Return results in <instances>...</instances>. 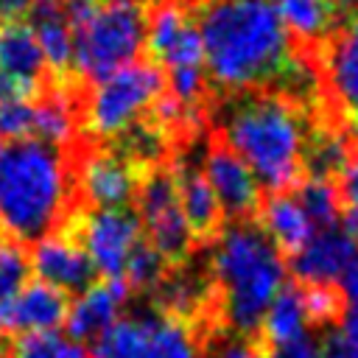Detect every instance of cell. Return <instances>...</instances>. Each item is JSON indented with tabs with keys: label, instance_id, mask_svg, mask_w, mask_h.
Masks as SVG:
<instances>
[{
	"label": "cell",
	"instance_id": "cell-1",
	"mask_svg": "<svg viewBox=\"0 0 358 358\" xmlns=\"http://www.w3.org/2000/svg\"><path fill=\"white\" fill-rule=\"evenodd\" d=\"M196 25L207 78L227 95L271 90L296 56L271 0H207Z\"/></svg>",
	"mask_w": 358,
	"mask_h": 358
},
{
	"label": "cell",
	"instance_id": "cell-30",
	"mask_svg": "<svg viewBox=\"0 0 358 358\" xmlns=\"http://www.w3.org/2000/svg\"><path fill=\"white\" fill-rule=\"evenodd\" d=\"M336 190H338V201H341L344 229L358 241V145H355L350 162L344 165V171L336 176Z\"/></svg>",
	"mask_w": 358,
	"mask_h": 358
},
{
	"label": "cell",
	"instance_id": "cell-15",
	"mask_svg": "<svg viewBox=\"0 0 358 358\" xmlns=\"http://www.w3.org/2000/svg\"><path fill=\"white\" fill-rule=\"evenodd\" d=\"M31 268H34L36 280H42L64 294L84 291L95 277V268L87 257V252L81 249V243L73 235H45V238L34 241Z\"/></svg>",
	"mask_w": 358,
	"mask_h": 358
},
{
	"label": "cell",
	"instance_id": "cell-10",
	"mask_svg": "<svg viewBox=\"0 0 358 358\" xmlns=\"http://www.w3.org/2000/svg\"><path fill=\"white\" fill-rule=\"evenodd\" d=\"M319 70L330 120L358 134V17L330 34Z\"/></svg>",
	"mask_w": 358,
	"mask_h": 358
},
{
	"label": "cell",
	"instance_id": "cell-6",
	"mask_svg": "<svg viewBox=\"0 0 358 358\" xmlns=\"http://www.w3.org/2000/svg\"><path fill=\"white\" fill-rule=\"evenodd\" d=\"M165 92V76L154 62H131L98 78L84 98V129L95 140L123 137Z\"/></svg>",
	"mask_w": 358,
	"mask_h": 358
},
{
	"label": "cell",
	"instance_id": "cell-32",
	"mask_svg": "<svg viewBox=\"0 0 358 358\" xmlns=\"http://www.w3.org/2000/svg\"><path fill=\"white\" fill-rule=\"evenodd\" d=\"M210 358H266V352H263L260 338L227 330V336H221L215 347L210 350Z\"/></svg>",
	"mask_w": 358,
	"mask_h": 358
},
{
	"label": "cell",
	"instance_id": "cell-17",
	"mask_svg": "<svg viewBox=\"0 0 358 358\" xmlns=\"http://www.w3.org/2000/svg\"><path fill=\"white\" fill-rule=\"evenodd\" d=\"M129 299L126 280H101L90 282L78 296L70 302L67 310V330L76 341H95L103 336L115 322H120V310Z\"/></svg>",
	"mask_w": 358,
	"mask_h": 358
},
{
	"label": "cell",
	"instance_id": "cell-13",
	"mask_svg": "<svg viewBox=\"0 0 358 358\" xmlns=\"http://www.w3.org/2000/svg\"><path fill=\"white\" fill-rule=\"evenodd\" d=\"M358 257V243L347 229L330 227L313 232V238L288 257L294 282L299 285H338L347 266Z\"/></svg>",
	"mask_w": 358,
	"mask_h": 358
},
{
	"label": "cell",
	"instance_id": "cell-36",
	"mask_svg": "<svg viewBox=\"0 0 358 358\" xmlns=\"http://www.w3.org/2000/svg\"><path fill=\"white\" fill-rule=\"evenodd\" d=\"M56 3H62L70 11V17H78V14H84L95 6V0H56Z\"/></svg>",
	"mask_w": 358,
	"mask_h": 358
},
{
	"label": "cell",
	"instance_id": "cell-24",
	"mask_svg": "<svg viewBox=\"0 0 358 358\" xmlns=\"http://www.w3.org/2000/svg\"><path fill=\"white\" fill-rule=\"evenodd\" d=\"M291 196L305 210V215L310 218L313 229H330L341 218V201H338L336 182H327V179H302L291 190Z\"/></svg>",
	"mask_w": 358,
	"mask_h": 358
},
{
	"label": "cell",
	"instance_id": "cell-3",
	"mask_svg": "<svg viewBox=\"0 0 358 358\" xmlns=\"http://www.w3.org/2000/svg\"><path fill=\"white\" fill-rule=\"evenodd\" d=\"M210 280L218 299L224 330L260 336L268 305L285 280V260L257 221H232L215 241L210 255Z\"/></svg>",
	"mask_w": 358,
	"mask_h": 358
},
{
	"label": "cell",
	"instance_id": "cell-34",
	"mask_svg": "<svg viewBox=\"0 0 358 358\" xmlns=\"http://www.w3.org/2000/svg\"><path fill=\"white\" fill-rule=\"evenodd\" d=\"M338 291H341L347 308H350V310H358V257H355V260L347 266V271L341 274Z\"/></svg>",
	"mask_w": 358,
	"mask_h": 358
},
{
	"label": "cell",
	"instance_id": "cell-33",
	"mask_svg": "<svg viewBox=\"0 0 358 358\" xmlns=\"http://www.w3.org/2000/svg\"><path fill=\"white\" fill-rule=\"evenodd\" d=\"M333 338L338 347V358H358V310L347 308L341 322L333 324Z\"/></svg>",
	"mask_w": 358,
	"mask_h": 358
},
{
	"label": "cell",
	"instance_id": "cell-39",
	"mask_svg": "<svg viewBox=\"0 0 358 358\" xmlns=\"http://www.w3.org/2000/svg\"><path fill=\"white\" fill-rule=\"evenodd\" d=\"M11 92H14V90H11V87H8V84H6L3 78H0V101H3L6 95H11Z\"/></svg>",
	"mask_w": 358,
	"mask_h": 358
},
{
	"label": "cell",
	"instance_id": "cell-11",
	"mask_svg": "<svg viewBox=\"0 0 358 358\" xmlns=\"http://www.w3.org/2000/svg\"><path fill=\"white\" fill-rule=\"evenodd\" d=\"M204 179L210 182L224 218L232 221H257L260 204H263V187L252 168L232 151L227 148L218 137L210 143L201 159Z\"/></svg>",
	"mask_w": 358,
	"mask_h": 358
},
{
	"label": "cell",
	"instance_id": "cell-16",
	"mask_svg": "<svg viewBox=\"0 0 358 358\" xmlns=\"http://www.w3.org/2000/svg\"><path fill=\"white\" fill-rule=\"evenodd\" d=\"M48 62L28 22H0V78L20 95H36L48 78Z\"/></svg>",
	"mask_w": 358,
	"mask_h": 358
},
{
	"label": "cell",
	"instance_id": "cell-29",
	"mask_svg": "<svg viewBox=\"0 0 358 358\" xmlns=\"http://www.w3.org/2000/svg\"><path fill=\"white\" fill-rule=\"evenodd\" d=\"M165 268H168V263H165V257L148 243V241H143L134 252H131V257H129V266H126V285L129 288H140V291H157V285L165 280Z\"/></svg>",
	"mask_w": 358,
	"mask_h": 358
},
{
	"label": "cell",
	"instance_id": "cell-19",
	"mask_svg": "<svg viewBox=\"0 0 358 358\" xmlns=\"http://www.w3.org/2000/svg\"><path fill=\"white\" fill-rule=\"evenodd\" d=\"M28 25L42 48L48 70L64 78L73 67V17L56 0H34L28 8Z\"/></svg>",
	"mask_w": 358,
	"mask_h": 358
},
{
	"label": "cell",
	"instance_id": "cell-31",
	"mask_svg": "<svg viewBox=\"0 0 358 358\" xmlns=\"http://www.w3.org/2000/svg\"><path fill=\"white\" fill-rule=\"evenodd\" d=\"M263 352H266V358H322V336L316 338V333L310 327L296 338L263 347Z\"/></svg>",
	"mask_w": 358,
	"mask_h": 358
},
{
	"label": "cell",
	"instance_id": "cell-25",
	"mask_svg": "<svg viewBox=\"0 0 358 358\" xmlns=\"http://www.w3.org/2000/svg\"><path fill=\"white\" fill-rule=\"evenodd\" d=\"M171 131L159 126L157 120H140L134 123L123 137H120V154L131 159L137 168L143 165H157L159 159L168 157L171 148Z\"/></svg>",
	"mask_w": 358,
	"mask_h": 358
},
{
	"label": "cell",
	"instance_id": "cell-4",
	"mask_svg": "<svg viewBox=\"0 0 358 358\" xmlns=\"http://www.w3.org/2000/svg\"><path fill=\"white\" fill-rule=\"evenodd\" d=\"M70 168L62 148L36 137L0 140V229L11 241H39L64 218Z\"/></svg>",
	"mask_w": 358,
	"mask_h": 358
},
{
	"label": "cell",
	"instance_id": "cell-23",
	"mask_svg": "<svg viewBox=\"0 0 358 358\" xmlns=\"http://www.w3.org/2000/svg\"><path fill=\"white\" fill-rule=\"evenodd\" d=\"M76 134V106L67 92H45L36 98V117H34V137L50 143L56 148L67 145Z\"/></svg>",
	"mask_w": 358,
	"mask_h": 358
},
{
	"label": "cell",
	"instance_id": "cell-26",
	"mask_svg": "<svg viewBox=\"0 0 358 358\" xmlns=\"http://www.w3.org/2000/svg\"><path fill=\"white\" fill-rule=\"evenodd\" d=\"M11 358H92L90 350L73 336L56 333H28L17 336Z\"/></svg>",
	"mask_w": 358,
	"mask_h": 358
},
{
	"label": "cell",
	"instance_id": "cell-18",
	"mask_svg": "<svg viewBox=\"0 0 358 358\" xmlns=\"http://www.w3.org/2000/svg\"><path fill=\"white\" fill-rule=\"evenodd\" d=\"M173 179H176V190H179V204H182V213L187 218L193 238L215 241V235L224 229V213H221V204H218L210 182L204 179L201 165L182 157L173 165Z\"/></svg>",
	"mask_w": 358,
	"mask_h": 358
},
{
	"label": "cell",
	"instance_id": "cell-5",
	"mask_svg": "<svg viewBox=\"0 0 358 358\" xmlns=\"http://www.w3.org/2000/svg\"><path fill=\"white\" fill-rule=\"evenodd\" d=\"M145 45V14L126 3H101L73 17V70L98 81L131 64Z\"/></svg>",
	"mask_w": 358,
	"mask_h": 358
},
{
	"label": "cell",
	"instance_id": "cell-2",
	"mask_svg": "<svg viewBox=\"0 0 358 358\" xmlns=\"http://www.w3.org/2000/svg\"><path fill=\"white\" fill-rule=\"evenodd\" d=\"M319 117L271 90L232 92L218 112V140L257 176L266 193H291L302 176V151Z\"/></svg>",
	"mask_w": 358,
	"mask_h": 358
},
{
	"label": "cell",
	"instance_id": "cell-8",
	"mask_svg": "<svg viewBox=\"0 0 358 358\" xmlns=\"http://www.w3.org/2000/svg\"><path fill=\"white\" fill-rule=\"evenodd\" d=\"M76 241L87 252L95 274H103V280H123L131 252L143 243V224L129 207H92L81 215Z\"/></svg>",
	"mask_w": 358,
	"mask_h": 358
},
{
	"label": "cell",
	"instance_id": "cell-7",
	"mask_svg": "<svg viewBox=\"0 0 358 358\" xmlns=\"http://www.w3.org/2000/svg\"><path fill=\"white\" fill-rule=\"evenodd\" d=\"M134 199L140 204L137 218L143 224V232L148 235V243L165 257V263L182 266L190 257L196 238L182 213L173 171H168V168L148 171L140 179Z\"/></svg>",
	"mask_w": 358,
	"mask_h": 358
},
{
	"label": "cell",
	"instance_id": "cell-35",
	"mask_svg": "<svg viewBox=\"0 0 358 358\" xmlns=\"http://www.w3.org/2000/svg\"><path fill=\"white\" fill-rule=\"evenodd\" d=\"M34 0H0V22L17 20L20 14H28Z\"/></svg>",
	"mask_w": 358,
	"mask_h": 358
},
{
	"label": "cell",
	"instance_id": "cell-28",
	"mask_svg": "<svg viewBox=\"0 0 358 358\" xmlns=\"http://www.w3.org/2000/svg\"><path fill=\"white\" fill-rule=\"evenodd\" d=\"M36 98L11 92L0 101V140H25L34 137Z\"/></svg>",
	"mask_w": 358,
	"mask_h": 358
},
{
	"label": "cell",
	"instance_id": "cell-22",
	"mask_svg": "<svg viewBox=\"0 0 358 358\" xmlns=\"http://www.w3.org/2000/svg\"><path fill=\"white\" fill-rule=\"evenodd\" d=\"M271 6L277 8L288 34H294L299 42L319 45L333 31V0H271Z\"/></svg>",
	"mask_w": 358,
	"mask_h": 358
},
{
	"label": "cell",
	"instance_id": "cell-27",
	"mask_svg": "<svg viewBox=\"0 0 358 358\" xmlns=\"http://www.w3.org/2000/svg\"><path fill=\"white\" fill-rule=\"evenodd\" d=\"M31 255L20 241H0V305L11 302L31 282Z\"/></svg>",
	"mask_w": 358,
	"mask_h": 358
},
{
	"label": "cell",
	"instance_id": "cell-20",
	"mask_svg": "<svg viewBox=\"0 0 358 358\" xmlns=\"http://www.w3.org/2000/svg\"><path fill=\"white\" fill-rule=\"evenodd\" d=\"M257 224L266 229L274 246L288 257L299 252L316 232L310 218L305 215V210L296 204L291 193H266L257 213Z\"/></svg>",
	"mask_w": 358,
	"mask_h": 358
},
{
	"label": "cell",
	"instance_id": "cell-37",
	"mask_svg": "<svg viewBox=\"0 0 358 358\" xmlns=\"http://www.w3.org/2000/svg\"><path fill=\"white\" fill-rule=\"evenodd\" d=\"M333 6L344 11H358V0H333Z\"/></svg>",
	"mask_w": 358,
	"mask_h": 358
},
{
	"label": "cell",
	"instance_id": "cell-9",
	"mask_svg": "<svg viewBox=\"0 0 358 358\" xmlns=\"http://www.w3.org/2000/svg\"><path fill=\"white\" fill-rule=\"evenodd\" d=\"M145 48L168 73L204 67L199 25L182 0H157L145 20Z\"/></svg>",
	"mask_w": 358,
	"mask_h": 358
},
{
	"label": "cell",
	"instance_id": "cell-40",
	"mask_svg": "<svg viewBox=\"0 0 358 358\" xmlns=\"http://www.w3.org/2000/svg\"><path fill=\"white\" fill-rule=\"evenodd\" d=\"M182 3L187 6V3H207V0H182Z\"/></svg>",
	"mask_w": 358,
	"mask_h": 358
},
{
	"label": "cell",
	"instance_id": "cell-38",
	"mask_svg": "<svg viewBox=\"0 0 358 358\" xmlns=\"http://www.w3.org/2000/svg\"><path fill=\"white\" fill-rule=\"evenodd\" d=\"M109 3H126V6H137V8H143V6H154L157 0H109Z\"/></svg>",
	"mask_w": 358,
	"mask_h": 358
},
{
	"label": "cell",
	"instance_id": "cell-21",
	"mask_svg": "<svg viewBox=\"0 0 358 358\" xmlns=\"http://www.w3.org/2000/svg\"><path fill=\"white\" fill-rule=\"evenodd\" d=\"M305 330H310V319H308V308H305V291L299 282H282V288L277 291L274 302L266 310V319H263L257 338L263 347H271V344H282L288 338H296Z\"/></svg>",
	"mask_w": 358,
	"mask_h": 358
},
{
	"label": "cell",
	"instance_id": "cell-14",
	"mask_svg": "<svg viewBox=\"0 0 358 358\" xmlns=\"http://www.w3.org/2000/svg\"><path fill=\"white\" fill-rule=\"evenodd\" d=\"M67 294L34 280L11 302L0 305V333L28 336V333H56L67 322Z\"/></svg>",
	"mask_w": 358,
	"mask_h": 358
},
{
	"label": "cell",
	"instance_id": "cell-12",
	"mask_svg": "<svg viewBox=\"0 0 358 358\" xmlns=\"http://www.w3.org/2000/svg\"><path fill=\"white\" fill-rule=\"evenodd\" d=\"M78 190L84 201H90L98 210L109 207H129V201L137 196L140 187V168L126 159L120 151H90L78 171Z\"/></svg>",
	"mask_w": 358,
	"mask_h": 358
}]
</instances>
